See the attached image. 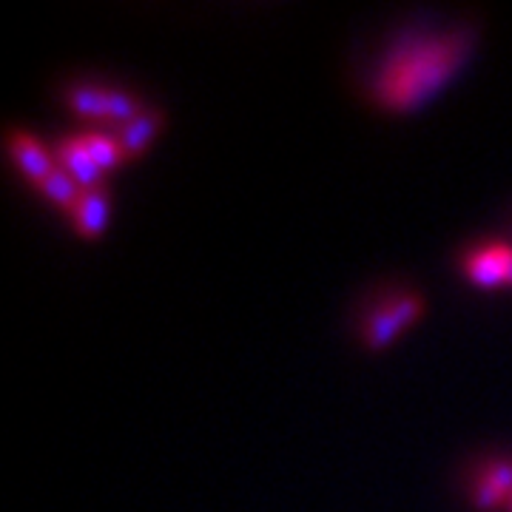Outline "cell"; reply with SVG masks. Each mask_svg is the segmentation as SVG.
<instances>
[{
	"label": "cell",
	"instance_id": "cell-1",
	"mask_svg": "<svg viewBox=\"0 0 512 512\" xmlns=\"http://www.w3.org/2000/svg\"><path fill=\"white\" fill-rule=\"evenodd\" d=\"M473 43L470 29L421 37L393 46L370 77V94L387 106H413L441 86L467 57Z\"/></svg>",
	"mask_w": 512,
	"mask_h": 512
},
{
	"label": "cell",
	"instance_id": "cell-2",
	"mask_svg": "<svg viewBox=\"0 0 512 512\" xmlns=\"http://www.w3.org/2000/svg\"><path fill=\"white\" fill-rule=\"evenodd\" d=\"M512 259V248L507 242H487L481 248H473L464 256L467 274L476 279L478 285H495L507 279V265Z\"/></svg>",
	"mask_w": 512,
	"mask_h": 512
},
{
	"label": "cell",
	"instance_id": "cell-3",
	"mask_svg": "<svg viewBox=\"0 0 512 512\" xmlns=\"http://www.w3.org/2000/svg\"><path fill=\"white\" fill-rule=\"evenodd\" d=\"M6 143H9V151H12L18 168L32 180V183H37L40 177H46V174L55 168V163H52L49 154H46V148L40 146L26 128L9 126V131H6Z\"/></svg>",
	"mask_w": 512,
	"mask_h": 512
},
{
	"label": "cell",
	"instance_id": "cell-4",
	"mask_svg": "<svg viewBox=\"0 0 512 512\" xmlns=\"http://www.w3.org/2000/svg\"><path fill=\"white\" fill-rule=\"evenodd\" d=\"M55 157L60 165L72 174L83 188H94L100 185V165L94 163V157L80 143V134H66L55 143Z\"/></svg>",
	"mask_w": 512,
	"mask_h": 512
},
{
	"label": "cell",
	"instance_id": "cell-5",
	"mask_svg": "<svg viewBox=\"0 0 512 512\" xmlns=\"http://www.w3.org/2000/svg\"><path fill=\"white\" fill-rule=\"evenodd\" d=\"M160 117H163V111L154 109V106H148V109L140 111L134 120H128V123H123V126L114 128V134H111V137L117 140V146H120L123 154H134V151H140L143 143L151 137V131H154L157 123H160Z\"/></svg>",
	"mask_w": 512,
	"mask_h": 512
},
{
	"label": "cell",
	"instance_id": "cell-6",
	"mask_svg": "<svg viewBox=\"0 0 512 512\" xmlns=\"http://www.w3.org/2000/svg\"><path fill=\"white\" fill-rule=\"evenodd\" d=\"M69 214H72L74 225L83 234H94L103 225V217H106V194H103V185L83 188V194L69 208Z\"/></svg>",
	"mask_w": 512,
	"mask_h": 512
},
{
	"label": "cell",
	"instance_id": "cell-7",
	"mask_svg": "<svg viewBox=\"0 0 512 512\" xmlns=\"http://www.w3.org/2000/svg\"><path fill=\"white\" fill-rule=\"evenodd\" d=\"M37 188H40L43 194H49L55 202L69 205V208H72L74 202H77V197L83 194V185L77 183L63 165H55L46 177H40V180H37Z\"/></svg>",
	"mask_w": 512,
	"mask_h": 512
},
{
	"label": "cell",
	"instance_id": "cell-8",
	"mask_svg": "<svg viewBox=\"0 0 512 512\" xmlns=\"http://www.w3.org/2000/svg\"><path fill=\"white\" fill-rule=\"evenodd\" d=\"M66 103L83 117H106V89L94 83H74L66 92Z\"/></svg>",
	"mask_w": 512,
	"mask_h": 512
},
{
	"label": "cell",
	"instance_id": "cell-9",
	"mask_svg": "<svg viewBox=\"0 0 512 512\" xmlns=\"http://www.w3.org/2000/svg\"><path fill=\"white\" fill-rule=\"evenodd\" d=\"M80 143L86 146V151L94 157V163L100 168H109L120 160V146L111 134H103V131H80Z\"/></svg>",
	"mask_w": 512,
	"mask_h": 512
},
{
	"label": "cell",
	"instance_id": "cell-10",
	"mask_svg": "<svg viewBox=\"0 0 512 512\" xmlns=\"http://www.w3.org/2000/svg\"><path fill=\"white\" fill-rule=\"evenodd\" d=\"M143 111L140 100H134L131 94L123 89H106V117L109 120H120V126L134 120Z\"/></svg>",
	"mask_w": 512,
	"mask_h": 512
},
{
	"label": "cell",
	"instance_id": "cell-11",
	"mask_svg": "<svg viewBox=\"0 0 512 512\" xmlns=\"http://www.w3.org/2000/svg\"><path fill=\"white\" fill-rule=\"evenodd\" d=\"M399 328V322H396V316L390 313V308L384 305L379 311L373 313L370 319H367V325L362 328V336H365L367 345H382L384 339L393 333V330Z\"/></svg>",
	"mask_w": 512,
	"mask_h": 512
},
{
	"label": "cell",
	"instance_id": "cell-12",
	"mask_svg": "<svg viewBox=\"0 0 512 512\" xmlns=\"http://www.w3.org/2000/svg\"><path fill=\"white\" fill-rule=\"evenodd\" d=\"M504 498H510V495L504 493L498 484H493L490 478H478L476 487H473V501H476L478 507H493L498 501H504Z\"/></svg>",
	"mask_w": 512,
	"mask_h": 512
},
{
	"label": "cell",
	"instance_id": "cell-13",
	"mask_svg": "<svg viewBox=\"0 0 512 512\" xmlns=\"http://www.w3.org/2000/svg\"><path fill=\"white\" fill-rule=\"evenodd\" d=\"M419 305H421L419 293H402V296H399V299H393L387 308H390V313L396 316V322L402 325L404 319H410L413 313L419 311Z\"/></svg>",
	"mask_w": 512,
	"mask_h": 512
},
{
	"label": "cell",
	"instance_id": "cell-14",
	"mask_svg": "<svg viewBox=\"0 0 512 512\" xmlns=\"http://www.w3.org/2000/svg\"><path fill=\"white\" fill-rule=\"evenodd\" d=\"M484 478H490L493 484H498L504 493H512V461H493L487 470H484Z\"/></svg>",
	"mask_w": 512,
	"mask_h": 512
},
{
	"label": "cell",
	"instance_id": "cell-15",
	"mask_svg": "<svg viewBox=\"0 0 512 512\" xmlns=\"http://www.w3.org/2000/svg\"><path fill=\"white\" fill-rule=\"evenodd\" d=\"M507 279L512 282V259H510V265H507Z\"/></svg>",
	"mask_w": 512,
	"mask_h": 512
},
{
	"label": "cell",
	"instance_id": "cell-16",
	"mask_svg": "<svg viewBox=\"0 0 512 512\" xmlns=\"http://www.w3.org/2000/svg\"><path fill=\"white\" fill-rule=\"evenodd\" d=\"M507 507H510V512H512V495H510V498H507Z\"/></svg>",
	"mask_w": 512,
	"mask_h": 512
},
{
	"label": "cell",
	"instance_id": "cell-17",
	"mask_svg": "<svg viewBox=\"0 0 512 512\" xmlns=\"http://www.w3.org/2000/svg\"><path fill=\"white\" fill-rule=\"evenodd\" d=\"M510 495H512V493H510Z\"/></svg>",
	"mask_w": 512,
	"mask_h": 512
}]
</instances>
